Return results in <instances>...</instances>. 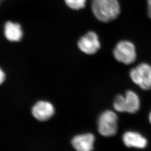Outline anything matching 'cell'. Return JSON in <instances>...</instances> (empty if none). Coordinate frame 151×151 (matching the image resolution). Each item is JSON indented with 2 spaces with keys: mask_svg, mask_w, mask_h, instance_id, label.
Segmentation results:
<instances>
[{
  "mask_svg": "<svg viewBox=\"0 0 151 151\" xmlns=\"http://www.w3.org/2000/svg\"><path fill=\"white\" fill-rule=\"evenodd\" d=\"M1 1H2V0H0V4H1Z\"/></svg>",
  "mask_w": 151,
  "mask_h": 151,
  "instance_id": "cell-16",
  "label": "cell"
},
{
  "mask_svg": "<svg viewBox=\"0 0 151 151\" xmlns=\"http://www.w3.org/2000/svg\"><path fill=\"white\" fill-rule=\"evenodd\" d=\"M6 74L4 71L0 67V85H1L6 79Z\"/></svg>",
  "mask_w": 151,
  "mask_h": 151,
  "instance_id": "cell-13",
  "label": "cell"
},
{
  "mask_svg": "<svg viewBox=\"0 0 151 151\" xmlns=\"http://www.w3.org/2000/svg\"><path fill=\"white\" fill-rule=\"evenodd\" d=\"M4 34L9 41H20L23 35L21 26L18 23L7 22L4 24Z\"/></svg>",
  "mask_w": 151,
  "mask_h": 151,
  "instance_id": "cell-9",
  "label": "cell"
},
{
  "mask_svg": "<svg viewBox=\"0 0 151 151\" xmlns=\"http://www.w3.org/2000/svg\"><path fill=\"white\" fill-rule=\"evenodd\" d=\"M68 6L76 10L83 9L85 6L87 0H65Z\"/></svg>",
  "mask_w": 151,
  "mask_h": 151,
  "instance_id": "cell-12",
  "label": "cell"
},
{
  "mask_svg": "<svg viewBox=\"0 0 151 151\" xmlns=\"http://www.w3.org/2000/svg\"><path fill=\"white\" fill-rule=\"evenodd\" d=\"M113 107L116 111L120 113H125L124 96L121 94L117 95L114 99L113 103Z\"/></svg>",
  "mask_w": 151,
  "mask_h": 151,
  "instance_id": "cell-11",
  "label": "cell"
},
{
  "mask_svg": "<svg viewBox=\"0 0 151 151\" xmlns=\"http://www.w3.org/2000/svg\"><path fill=\"white\" fill-rule=\"evenodd\" d=\"M78 47L84 53L93 55L99 50L101 44L97 34L93 32H89L79 39Z\"/></svg>",
  "mask_w": 151,
  "mask_h": 151,
  "instance_id": "cell-5",
  "label": "cell"
},
{
  "mask_svg": "<svg viewBox=\"0 0 151 151\" xmlns=\"http://www.w3.org/2000/svg\"><path fill=\"white\" fill-rule=\"evenodd\" d=\"M32 113L33 117L39 121H47L55 114V108L49 101H38L32 108Z\"/></svg>",
  "mask_w": 151,
  "mask_h": 151,
  "instance_id": "cell-6",
  "label": "cell"
},
{
  "mask_svg": "<svg viewBox=\"0 0 151 151\" xmlns=\"http://www.w3.org/2000/svg\"><path fill=\"white\" fill-rule=\"evenodd\" d=\"M113 55L117 61L124 64L134 63L137 52L134 44L131 42L123 40L117 43L113 50Z\"/></svg>",
  "mask_w": 151,
  "mask_h": 151,
  "instance_id": "cell-3",
  "label": "cell"
},
{
  "mask_svg": "<svg viewBox=\"0 0 151 151\" xmlns=\"http://www.w3.org/2000/svg\"><path fill=\"white\" fill-rule=\"evenodd\" d=\"M147 4H148V14L149 17L151 19V0H147Z\"/></svg>",
  "mask_w": 151,
  "mask_h": 151,
  "instance_id": "cell-14",
  "label": "cell"
},
{
  "mask_svg": "<svg viewBox=\"0 0 151 151\" xmlns=\"http://www.w3.org/2000/svg\"><path fill=\"white\" fill-rule=\"evenodd\" d=\"M91 9L96 18L104 23L117 18L120 12L117 0H92Z\"/></svg>",
  "mask_w": 151,
  "mask_h": 151,
  "instance_id": "cell-1",
  "label": "cell"
},
{
  "mask_svg": "<svg viewBox=\"0 0 151 151\" xmlns=\"http://www.w3.org/2000/svg\"><path fill=\"white\" fill-rule=\"evenodd\" d=\"M149 121H150V123L151 124V111L150 114H149Z\"/></svg>",
  "mask_w": 151,
  "mask_h": 151,
  "instance_id": "cell-15",
  "label": "cell"
},
{
  "mask_svg": "<svg viewBox=\"0 0 151 151\" xmlns=\"http://www.w3.org/2000/svg\"><path fill=\"white\" fill-rule=\"evenodd\" d=\"M95 137L91 133L78 134L73 137L71 145L78 151H90L94 148Z\"/></svg>",
  "mask_w": 151,
  "mask_h": 151,
  "instance_id": "cell-7",
  "label": "cell"
},
{
  "mask_svg": "<svg viewBox=\"0 0 151 151\" xmlns=\"http://www.w3.org/2000/svg\"><path fill=\"white\" fill-rule=\"evenodd\" d=\"M118 117L116 113L106 110L99 116L97 121V130L103 137H113L117 133Z\"/></svg>",
  "mask_w": 151,
  "mask_h": 151,
  "instance_id": "cell-2",
  "label": "cell"
},
{
  "mask_svg": "<svg viewBox=\"0 0 151 151\" xmlns=\"http://www.w3.org/2000/svg\"><path fill=\"white\" fill-rule=\"evenodd\" d=\"M132 81L143 90L151 88V66L143 63L132 68L130 72Z\"/></svg>",
  "mask_w": 151,
  "mask_h": 151,
  "instance_id": "cell-4",
  "label": "cell"
},
{
  "mask_svg": "<svg viewBox=\"0 0 151 151\" xmlns=\"http://www.w3.org/2000/svg\"><path fill=\"white\" fill-rule=\"evenodd\" d=\"M122 140L124 145L128 148L142 149L148 144L147 139L137 132H126L123 135Z\"/></svg>",
  "mask_w": 151,
  "mask_h": 151,
  "instance_id": "cell-8",
  "label": "cell"
},
{
  "mask_svg": "<svg viewBox=\"0 0 151 151\" xmlns=\"http://www.w3.org/2000/svg\"><path fill=\"white\" fill-rule=\"evenodd\" d=\"M125 111L130 114H135L139 111L140 100L138 95L133 91H128L124 96Z\"/></svg>",
  "mask_w": 151,
  "mask_h": 151,
  "instance_id": "cell-10",
  "label": "cell"
}]
</instances>
